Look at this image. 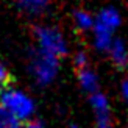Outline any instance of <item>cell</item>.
<instances>
[{
	"instance_id": "cell-1",
	"label": "cell",
	"mask_w": 128,
	"mask_h": 128,
	"mask_svg": "<svg viewBox=\"0 0 128 128\" xmlns=\"http://www.w3.org/2000/svg\"><path fill=\"white\" fill-rule=\"evenodd\" d=\"M0 110L20 125L34 119L36 102L31 94L22 88L6 84L0 89Z\"/></svg>"
},
{
	"instance_id": "cell-2",
	"label": "cell",
	"mask_w": 128,
	"mask_h": 128,
	"mask_svg": "<svg viewBox=\"0 0 128 128\" xmlns=\"http://www.w3.org/2000/svg\"><path fill=\"white\" fill-rule=\"evenodd\" d=\"M124 24V17L116 6H103L97 14L91 31L92 47L100 53H106L112 41L116 39V33Z\"/></svg>"
},
{
	"instance_id": "cell-3",
	"label": "cell",
	"mask_w": 128,
	"mask_h": 128,
	"mask_svg": "<svg viewBox=\"0 0 128 128\" xmlns=\"http://www.w3.org/2000/svg\"><path fill=\"white\" fill-rule=\"evenodd\" d=\"M36 52L62 60L69 53V39L66 33L56 25L39 24L33 30Z\"/></svg>"
},
{
	"instance_id": "cell-4",
	"label": "cell",
	"mask_w": 128,
	"mask_h": 128,
	"mask_svg": "<svg viewBox=\"0 0 128 128\" xmlns=\"http://www.w3.org/2000/svg\"><path fill=\"white\" fill-rule=\"evenodd\" d=\"M61 70V60L39 53L34 50L28 60V74L38 86H50L58 78Z\"/></svg>"
},
{
	"instance_id": "cell-5",
	"label": "cell",
	"mask_w": 128,
	"mask_h": 128,
	"mask_svg": "<svg viewBox=\"0 0 128 128\" xmlns=\"http://www.w3.org/2000/svg\"><path fill=\"white\" fill-rule=\"evenodd\" d=\"M89 105L94 116V128H116L111 100L105 92L98 91L89 95Z\"/></svg>"
},
{
	"instance_id": "cell-6",
	"label": "cell",
	"mask_w": 128,
	"mask_h": 128,
	"mask_svg": "<svg viewBox=\"0 0 128 128\" xmlns=\"http://www.w3.org/2000/svg\"><path fill=\"white\" fill-rule=\"evenodd\" d=\"M16 8L28 17H39L46 14L53 0H12Z\"/></svg>"
},
{
	"instance_id": "cell-7",
	"label": "cell",
	"mask_w": 128,
	"mask_h": 128,
	"mask_svg": "<svg viewBox=\"0 0 128 128\" xmlns=\"http://www.w3.org/2000/svg\"><path fill=\"white\" fill-rule=\"evenodd\" d=\"M105 55L110 58V61L117 69H126L128 67V46L120 38H116L112 41V44L106 50Z\"/></svg>"
},
{
	"instance_id": "cell-8",
	"label": "cell",
	"mask_w": 128,
	"mask_h": 128,
	"mask_svg": "<svg viewBox=\"0 0 128 128\" xmlns=\"http://www.w3.org/2000/svg\"><path fill=\"white\" fill-rule=\"evenodd\" d=\"M76 80H78L80 88L84 92H88L89 95H92V94L100 91V76L91 66L78 69V72H76Z\"/></svg>"
},
{
	"instance_id": "cell-9",
	"label": "cell",
	"mask_w": 128,
	"mask_h": 128,
	"mask_svg": "<svg viewBox=\"0 0 128 128\" xmlns=\"http://www.w3.org/2000/svg\"><path fill=\"white\" fill-rule=\"evenodd\" d=\"M95 22V14H92L91 11H88L84 8H78L74 11L72 14V24L74 27L81 31V33H91L92 27Z\"/></svg>"
},
{
	"instance_id": "cell-10",
	"label": "cell",
	"mask_w": 128,
	"mask_h": 128,
	"mask_svg": "<svg viewBox=\"0 0 128 128\" xmlns=\"http://www.w3.org/2000/svg\"><path fill=\"white\" fill-rule=\"evenodd\" d=\"M74 64H75L76 70L91 66V64H89V55H88V52H84V50H78V52H75L74 53Z\"/></svg>"
},
{
	"instance_id": "cell-11",
	"label": "cell",
	"mask_w": 128,
	"mask_h": 128,
	"mask_svg": "<svg viewBox=\"0 0 128 128\" xmlns=\"http://www.w3.org/2000/svg\"><path fill=\"white\" fill-rule=\"evenodd\" d=\"M0 128H22V125L0 110Z\"/></svg>"
},
{
	"instance_id": "cell-12",
	"label": "cell",
	"mask_w": 128,
	"mask_h": 128,
	"mask_svg": "<svg viewBox=\"0 0 128 128\" xmlns=\"http://www.w3.org/2000/svg\"><path fill=\"white\" fill-rule=\"evenodd\" d=\"M119 91H120V97H122V100L125 102V105L128 108V74L122 78V81H120Z\"/></svg>"
},
{
	"instance_id": "cell-13",
	"label": "cell",
	"mask_w": 128,
	"mask_h": 128,
	"mask_svg": "<svg viewBox=\"0 0 128 128\" xmlns=\"http://www.w3.org/2000/svg\"><path fill=\"white\" fill-rule=\"evenodd\" d=\"M8 80H10V70H8V67H6V64L0 60V88L6 86Z\"/></svg>"
},
{
	"instance_id": "cell-14",
	"label": "cell",
	"mask_w": 128,
	"mask_h": 128,
	"mask_svg": "<svg viewBox=\"0 0 128 128\" xmlns=\"http://www.w3.org/2000/svg\"><path fill=\"white\" fill-rule=\"evenodd\" d=\"M22 128H47L46 126V124L42 122V120H39V119H31V120H28L27 124H24L22 125Z\"/></svg>"
},
{
	"instance_id": "cell-15",
	"label": "cell",
	"mask_w": 128,
	"mask_h": 128,
	"mask_svg": "<svg viewBox=\"0 0 128 128\" xmlns=\"http://www.w3.org/2000/svg\"><path fill=\"white\" fill-rule=\"evenodd\" d=\"M69 128H80V126H78V125H76V124H72V125H70Z\"/></svg>"
}]
</instances>
